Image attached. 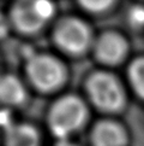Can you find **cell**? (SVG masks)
I'll return each mask as SVG.
<instances>
[{
	"mask_svg": "<svg viewBox=\"0 0 144 146\" xmlns=\"http://www.w3.org/2000/svg\"><path fill=\"white\" fill-rule=\"evenodd\" d=\"M86 110L83 102L75 96L60 98L52 106L48 123L53 134L60 140H66L84 123Z\"/></svg>",
	"mask_w": 144,
	"mask_h": 146,
	"instance_id": "6da1fadb",
	"label": "cell"
},
{
	"mask_svg": "<svg viewBox=\"0 0 144 146\" xmlns=\"http://www.w3.org/2000/svg\"><path fill=\"white\" fill-rule=\"evenodd\" d=\"M55 6L52 0H17L14 3L11 19L23 33L40 30L54 16Z\"/></svg>",
	"mask_w": 144,
	"mask_h": 146,
	"instance_id": "7a4b0ae2",
	"label": "cell"
},
{
	"mask_svg": "<svg viewBox=\"0 0 144 146\" xmlns=\"http://www.w3.org/2000/svg\"><path fill=\"white\" fill-rule=\"evenodd\" d=\"M86 91L95 105L106 111H115L124 103V93L120 83L107 72H96L89 77Z\"/></svg>",
	"mask_w": 144,
	"mask_h": 146,
	"instance_id": "3957f363",
	"label": "cell"
},
{
	"mask_svg": "<svg viewBox=\"0 0 144 146\" xmlns=\"http://www.w3.org/2000/svg\"><path fill=\"white\" fill-rule=\"evenodd\" d=\"M30 81L41 91H52L61 85L65 79L64 68L56 59L46 54L30 56L27 64Z\"/></svg>",
	"mask_w": 144,
	"mask_h": 146,
	"instance_id": "277c9868",
	"label": "cell"
},
{
	"mask_svg": "<svg viewBox=\"0 0 144 146\" xmlns=\"http://www.w3.org/2000/svg\"><path fill=\"white\" fill-rule=\"evenodd\" d=\"M90 30L84 22L69 18L60 23L55 32V41L63 50L70 53H81L90 44Z\"/></svg>",
	"mask_w": 144,
	"mask_h": 146,
	"instance_id": "5b68a950",
	"label": "cell"
},
{
	"mask_svg": "<svg viewBox=\"0 0 144 146\" xmlns=\"http://www.w3.org/2000/svg\"><path fill=\"white\" fill-rule=\"evenodd\" d=\"M96 56L101 62L115 64L124 58L127 51L126 41L114 33L103 34L96 42Z\"/></svg>",
	"mask_w": 144,
	"mask_h": 146,
	"instance_id": "8992f818",
	"label": "cell"
},
{
	"mask_svg": "<svg viewBox=\"0 0 144 146\" xmlns=\"http://www.w3.org/2000/svg\"><path fill=\"white\" fill-rule=\"evenodd\" d=\"M94 146H125L126 134L119 124L112 121H101L91 133Z\"/></svg>",
	"mask_w": 144,
	"mask_h": 146,
	"instance_id": "52a82bcc",
	"label": "cell"
},
{
	"mask_svg": "<svg viewBox=\"0 0 144 146\" xmlns=\"http://www.w3.org/2000/svg\"><path fill=\"white\" fill-rule=\"evenodd\" d=\"M27 98L23 83L12 75L0 77V102L5 105L18 106Z\"/></svg>",
	"mask_w": 144,
	"mask_h": 146,
	"instance_id": "ba28073f",
	"label": "cell"
},
{
	"mask_svg": "<svg viewBox=\"0 0 144 146\" xmlns=\"http://www.w3.org/2000/svg\"><path fill=\"white\" fill-rule=\"evenodd\" d=\"M7 146H37L39 137L35 129L27 124H18L6 129L5 135Z\"/></svg>",
	"mask_w": 144,
	"mask_h": 146,
	"instance_id": "9c48e42d",
	"label": "cell"
},
{
	"mask_svg": "<svg viewBox=\"0 0 144 146\" xmlns=\"http://www.w3.org/2000/svg\"><path fill=\"white\" fill-rule=\"evenodd\" d=\"M128 79L136 93L144 99V57L136 59L130 65Z\"/></svg>",
	"mask_w": 144,
	"mask_h": 146,
	"instance_id": "30bf717a",
	"label": "cell"
},
{
	"mask_svg": "<svg viewBox=\"0 0 144 146\" xmlns=\"http://www.w3.org/2000/svg\"><path fill=\"white\" fill-rule=\"evenodd\" d=\"M84 9L92 12L105 11L113 4L114 0H78Z\"/></svg>",
	"mask_w": 144,
	"mask_h": 146,
	"instance_id": "8fae6325",
	"label": "cell"
},
{
	"mask_svg": "<svg viewBox=\"0 0 144 146\" xmlns=\"http://www.w3.org/2000/svg\"><path fill=\"white\" fill-rule=\"evenodd\" d=\"M128 19L132 25L137 28L144 27V6H135L131 9Z\"/></svg>",
	"mask_w": 144,
	"mask_h": 146,
	"instance_id": "7c38bea8",
	"label": "cell"
},
{
	"mask_svg": "<svg viewBox=\"0 0 144 146\" xmlns=\"http://www.w3.org/2000/svg\"><path fill=\"white\" fill-rule=\"evenodd\" d=\"M10 30V23L7 17H5L3 13H0V39L5 38Z\"/></svg>",
	"mask_w": 144,
	"mask_h": 146,
	"instance_id": "4fadbf2b",
	"label": "cell"
},
{
	"mask_svg": "<svg viewBox=\"0 0 144 146\" xmlns=\"http://www.w3.org/2000/svg\"><path fill=\"white\" fill-rule=\"evenodd\" d=\"M55 146H77V145L72 144V143H69V141H66V140H60V141L56 144Z\"/></svg>",
	"mask_w": 144,
	"mask_h": 146,
	"instance_id": "5bb4252c",
	"label": "cell"
}]
</instances>
